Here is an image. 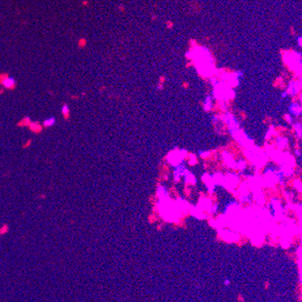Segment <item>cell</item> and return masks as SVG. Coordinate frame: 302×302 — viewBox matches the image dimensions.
Listing matches in <instances>:
<instances>
[{
	"instance_id": "6da1fadb",
	"label": "cell",
	"mask_w": 302,
	"mask_h": 302,
	"mask_svg": "<svg viewBox=\"0 0 302 302\" xmlns=\"http://www.w3.org/2000/svg\"><path fill=\"white\" fill-rule=\"evenodd\" d=\"M3 87L7 89H14L16 86V81L13 77H8L5 76L1 82Z\"/></svg>"
},
{
	"instance_id": "7a4b0ae2",
	"label": "cell",
	"mask_w": 302,
	"mask_h": 302,
	"mask_svg": "<svg viewBox=\"0 0 302 302\" xmlns=\"http://www.w3.org/2000/svg\"><path fill=\"white\" fill-rule=\"evenodd\" d=\"M28 127H29V129H30L31 132H33V134H36L41 133L42 131H43V125L40 124L39 122H36V121L31 122L30 124L28 125Z\"/></svg>"
},
{
	"instance_id": "5b68a950",
	"label": "cell",
	"mask_w": 302,
	"mask_h": 302,
	"mask_svg": "<svg viewBox=\"0 0 302 302\" xmlns=\"http://www.w3.org/2000/svg\"><path fill=\"white\" fill-rule=\"evenodd\" d=\"M32 122L31 118L29 116H25L22 119V120L20 121V124L19 125H22V126H28V125L30 124V123Z\"/></svg>"
},
{
	"instance_id": "277c9868",
	"label": "cell",
	"mask_w": 302,
	"mask_h": 302,
	"mask_svg": "<svg viewBox=\"0 0 302 302\" xmlns=\"http://www.w3.org/2000/svg\"><path fill=\"white\" fill-rule=\"evenodd\" d=\"M61 114H62V116H63V117L65 119H68L70 117L71 111H70L69 106H68L67 104H64L63 106H62V107H61Z\"/></svg>"
},
{
	"instance_id": "3957f363",
	"label": "cell",
	"mask_w": 302,
	"mask_h": 302,
	"mask_svg": "<svg viewBox=\"0 0 302 302\" xmlns=\"http://www.w3.org/2000/svg\"><path fill=\"white\" fill-rule=\"evenodd\" d=\"M55 124H56V118L54 116H51V117H48L45 119V120L43 122L42 125L44 128H50V127L53 126Z\"/></svg>"
}]
</instances>
